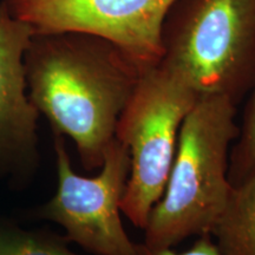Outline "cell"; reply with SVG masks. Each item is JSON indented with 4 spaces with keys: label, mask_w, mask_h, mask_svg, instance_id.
Instances as JSON below:
<instances>
[{
    "label": "cell",
    "mask_w": 255,
    "mask_h": 255,
    "mask_svg": "<svg viewBox=\"0 0 255 255\" xmlns=\"http://www.w3.org/2000/svg\"><path fill=\"white\" fill-rule=\"evenodd\" d=\"M219 255H255V168L232 190L210 232Z\"/></svg>",
    "instance_id": "cell-8"
},
{
    "label": "cell",
    "mask_w": 255,
    "mask_h": 255,
    "mask_svg": "<svg viewBox=\"0 0 255 255\" xmlns=\"http://www.w3.org/2000/svg\"><path fill=\"white\" fill-rule=\"evenodd\" d=\"M34 33L78 32L119 46L142 69L158 65L162 28L176 0H5Z\"/></svg>",
    "instance_id": "cell-6"
},
{
    "label": "cell",
    "mask_w": 255,
    "mask_h": 255,
    "mask_svg": "<svg viewBox=\"0 0 255 255\" xmlns=\"http://www.w3.org/2000/svg\"><path fill=\"white\" fill-rule=\"evenodd\" d=\"M237 105L221 95H201L181 127L164 191L152 207L143 245L174 248L210 234L232 190L229 154L240 128Z\"/></svg>",
    "instance_id": "cell-2"
},
{
    "label": "cell",
    "mask_w": 255,
    "mask_h": 255,
    "mask_svg": "<svg viewBox=\"0 0 255 255\" xmlns=\"http://www.w3.org/2000/svg\"><path fill=\"white\" fill-rule=\"evenodd\" d=\"M251 91L239 136L229 154L228 177L232 184L240 182L255 168V83Z\"/></svg>",
    "instance_id": "cell-10"
},
{
    "label": "cell",
    "mask_w": 255,
    "mask_h": 255,
    "mask_svg": "<svg viewBox=\"0 0 255 255\" xmlns=\"http://www.w3.org/2000/svg\"><path fill=\"white\" fill-rule=\"evenodd\" d=\"M57 189L39 209L41 218L59 225L65 240L94 255H138V244L124 228L121 203L130 173L128 149L116 138L98 174L82 176L72 168L64 136L55 133Z\"/></svg>",
    "instance_id": "cell-5"
},
{
    "label": "cell",
    "mask_w": 255,
    "mask_h": 255,
    "mask_svg": "<svg viewBox=\"0 0 255 255\" xmlns=\"http://www.w3.org/2000/svg\"><path fill=\"white\" fill-rule=\"evenodd\" d=\"M194 241V244L187 251L175 252L174 248H164V250H152L145 245L138 244V255H219L218 248L210 234H203Z\"/></svg>",
    "instance_id": "cell-11"
},
{
    "label": "cell",
    "mask_w": 255,
    "mask_h": 255,
    "mask_svg": "<svg viewBox=\"0 0 255 255\" xmlns=\"http://www.w3.org/2000/svg\"><path fill=\"white\" fill-rule=\"evenodd\" d=\"M199 97L189 85L158 64L142 73L121 114L115 138L126 146L130 157L121 210L142 231L163 194L181 127Z\"/></svg>",
    "instance_id": "cell-4"
},
{
    "label": "cell",
    "mask_w": 255,
    "mask_h": 255,
    "mask_svg": "<svg viewBox=\"0 0 255 255\" xmlns=\"http://www.w3.org/2000/svg\"><path fill=\"white\" fill-rule=\"evenodd\" d=\"M24 65L38 113L72 139L85 170L100 169L145 70L111 41L78 32L34 33Z\"/></svg>",
    "instance_id": "cell-1"
},
{
    "label": "cell",
    "mask_w": 255,
    "mask_h": 255,
    "mask_svg": "<svg viewBox=\"0 0 255 255\" xmlns=\"http://www.w3.org/2000/svg\"><path fill=\"white\" fill-rule=\"evenodd\" d=\"M66 242L50 233L0 223V255H79L69 250Z\"/></svg>",
    "instance_id": "cell-9"
},
{
    "label": "cell",
    "mask_w": 255,
    "mask_h": 255,
    "mask_svg": "<svg viewBox=\"0 0 255 255\" xmlns=\"http://www.w3.org/2000/svg\"><path fill=\"white\" fill-rule=\"evenodd\" d=\"M158 64L201 95L238 104L255 83V0H176Z\"/></svg>",
    "instance_id": "cell-3"
},
{
    "label": "cell",
    "mask_w": 255,
    "mask_h": 255,
    "mask_svg": "<svg viewBox=\"0 0 255 255\" xmlns=\"http://www.w3.org/2000/svg\"><path fill=\"white\" fill-rule=\"evenodd\" d=\"M34 31L0 1V177H27L38 164L39 113L28 98L24 57Z\"/></svg>",
    "instance_id": "cell-7"
}]
</instances>
